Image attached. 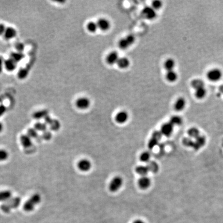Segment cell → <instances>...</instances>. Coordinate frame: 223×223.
<instances>
[{
	"instance_id": "cell-1",
	"label": "cell",
	"mask_w": 223,
	"mask_h": 223,
	"mask_svg": "<svg viewBox=\"0 0 223 223\" xmlns=\"http://www.w3.org/2000/svg\"><path fill=\"white\" fill-rule=\"evenodd\" d=\"M41 201V197L38 193H35L32 195L23 205V209L27 212L33 211L36 207Z\"/></svg>"
},
{
	"instance_id": "cell-2",
	"label": "cell",
	"mask_w": 223,
	"mask_h": 223,
	"mask_svg": "<svg viewBox=\"0 0 223 223\" xmlns=\"http://www.w3.org/2000/svg\"><path fill=\"white\" fill-rule=\"evenodd\" d=\"M21 200L19 197H14L11 199L2 203L1 209L2 211L5 213H9L12 210L16 209L20 206Z\"/></svg>"
},
{
	"instance_id": "cell-3",
	"label": "cell",
	"mask_w": 223,
	"mask_h": 223,
	"mask_svg": "<svg viewBox=\"0 0 223 223\" xmlns=\"http://www.w3.org/2000/svg\"><path fill=\"white\" fill-rule=\"evenodd\" d=\"M223 76L222 72L220 69L214 68L211 69L207 72V77L211 82H218L221 79Z\"/></svg>"
},
{
	"instance_id": "cell-4",
	"label": "cell",
	"mask_w": 223,
	"mask_h": 223,
	"mask_svg": "<svg viewBox=\"0 0 223 223\" xmlns=\"http://www.w3.org/2000/svg\"><path fill=\"white\" fill-rule=\"evenodd\" d=\"M135 42V37L132 35H129L127 36L126 38L121 39L119 40L118 45L120 49H127L128 47L131 46L132 45L134 44Z\"/></svg>"
},
{
	"instance_id": "cell-5",
	"label": "cell",
	"mask_w": 223,
	"mask_h": 223,
	"mask_svg": "<svg viewBox=\"0 0 223 223\" xmlns=\"http://www.w3.org/2000/svg\"><path fill=\"white\" fill-rule=\"evenodd\" d=\"M123 183V179L120 177H115L110 183L109 189L112 192H116L120 189Z\"/></svg>"
},
{
	"instance_id": "cell-6",
	"label": "cell",
	"mask_w": 223,
	"mask_h": 223,
	"mask_svg": "<svg viewBox=\"0 0 223 223\" xmlns=\"http://www.w3.org/2000/svg\"><path fill=\"white\" fill-rule=\"evenodd\" d=\"M45 123L49 125L51 130L53 131H57L60 128V123L56 119H52L50 116H48L45 118Z\"/></svg>"
},
{
	"instance_id": "cell-7",
	"label": "cell",
	"mask_w": 223,
	"mask_h": 223,
	"mask_svg": "<svg viewBox=\"0 0 223 223\" xmlns=\"http://www.w3.org/2000/svg\"><path fill=\"white\" fill-rule=\"evenodd\" d=\"M142 13L145 18L148 20H153L156 17V10H154L152 7H145L143 9Z\"/></svg>"
},
{
	"instance_id": "cell-8",
	"label": "cell",
	"mask_w": 223,
	"mask_h": 223,
	"mask_svg": "<svg viewBox=\"0 0 223 223\" xmlns=\"http://www.w3.org/2000/svg\"><path fill=\"white\" fill-rule=\"evenodd\" d=\"M91 103L89 99L85 97H82L77 99L76 101V106L80 109L85 110L90 106Z\"/></svg>"
},
{
	"instance_id": "cell-9",
	"label": "cell",
	"mask_w": 223,
	"mask_h": 223,
	"mask_svg": "<svg viewBox=\"0 0 223 223\" xmlns=\"http://www.w3.org/2000/svg\"><path fill=\"white\" fill-rule=\"evenodd\" d=\"M17 35V30L13 27H6L3 35L6 40H11L12 39L15 38Z\"/></svg>"
},
{
	"instance_id": "cell-10",
	"label": "cell",
	"mask_w": 223,
	"mask_h": 223,
	"mask_svg": "<svg viewBox=\"0 0 223 223\" xmlns=\"http://www.w3.org/2000/svg\"><path fill=\"white\" fill-rule=\"evenodd\" d=\"M77 167L79 170L82 171H88L92 167V164L88 160L82 159L78 162Z\"/></svg>"
},
{
	"instance_id": "cell-11",
	"label": "cell",
	"mask_w": 223,
	"mask_h": 223,
	"mask_svg": "<svg viewBox=\"0 0 223 223\" xmlns=\"http://www.w3.org/2000/svg\"><path fill=\"white\" fill-rule=\"evenodd\" d=\"M20 143L25 148H29L33 145V141L27 134H23L20 136Z\"/></svg>"
},
{
	"instance_id": "cell-12",
	"label": "cell",
	"mask_w": 223,
	"mask_h": 223,
	"mask_svg": "<svg viewBox=\"0 0 223 223\" xmlns=\"http://www.w3.org/2000/svg\"><path fill=\"white\" fill-rule=\"evenodd\" d=\"M17 64L18 63L10 57L4 60V67L8 71L11 72L15 70L17 68Z\"/></svg>"
},
{
	"instance_id": "cell-13",
	"label": "cell",
	"mask_w": 223,
	"mask_h": 223,
	"mask_svg": "<svg viewBox=\"0 0 223 223\" xmlns=\"http://www.w3.org/2000/svg\"><path fill=\"white\" fill-rule=\"evenodd\" d=\"M173 127L174 126L170 122L164 124L161 127V133L165 136H170L173 133Z\"/></svg>"
},
{
	"instance_id": "cell-14",
	"label": "cell",
	"mask_w": 223,
	"mask_h": 223,
	"mask_svg": "<svg viewBox=\"0 0 223 223\" xmlns=\"http://www.w3.org/2000/svg\"><path fill=\"white\" fill-rule=\"evenodd\" d=\"M138 184L139 188L145 190L149 187L151 185V180L147 177H142L138 181Z\"/></svg>"
},
{
	"instance_id": "cell-15",
	"label": "cell",
	"mask_w": 223,
	"mask_h": 223,
	"mask_svg": "<svg viewBox=\"0 0 223 223\" xmlns=\"http://www.w3.org/2000/svg\"><path fill=\"white\" fill-rule=\"evenodd\" d=\"M119 59V56L117 52L113 51L107 56L106 62L110 65H113L117 63Z\"/></svg>"
},
{
	"instance_id": "cell-16",
	"label": "cell",
	"mask_w": 223,
	"mask_h": 223,
	"mask_svg": "<svg viewBox=\"0 0 223 223\" xmlns=\"http://www.w3.org/2000/svg\"><path fill=\"white\" fill-rule=\"evenodd\" d=\"M129 118V115L126 111H121L116 115L115 120L119 124L126 123Z\"/></svg>"
},
{
	"instance_id": "cell-17",
	"label": "cell",
	"mask_w": 223,
	"mask_h": 223,
	"mask_svg": "<svg viewBox=\"0 0 223 223\" xmlns=\"http://www.w3.org/2000/svg\"><path fill=\"white\" fill-rule=\"evenodd\" d=\"M97 23L98 28L104 31L109 30L111 25L109 21L105 18L100 19Z\"/></svg>"
},
{
	"instance_id": "cell-18",
	"label": "cell",
	"mask_w": 223,
	"mask_h": 223,
	"mask_svg": "<svg viewBox=\"0 0 223 223\" xmlns=\"http://www.w3.org/2000/svg\"><path fill=\"white\" fill-rule=\"evenodd\" d=\"M13 197L12 192L9 190H3L0 191V202L5 203Z\"/></svg>"
},
{
	"instance_id": "cell-19",
	"label": "cell",
	"mask_w": 223,
	"mask_h": 223,
	"mask_svg": "<svg viewBox=\"0 0 223 223\" xmlns=\"http://www.w3.org/2000/svg\"><path fill=\"white\" fill-rule=\"evenodd\" d=\"M185 105H186V101L185 98L182 97L179 98L174 103V109L177 111H182L185 109Z\"/></svg>"
},
{
	"instance_id": "cell-20",
	"label": "cell",
	"mask_w": 223,
	"mask_h": 223,
	"mask_svg": "<svg viewBox=\"0 0 223 223\" xmlns=\"http://www.w3.org/2000/svg\"><path fill=\"white\" fill-rule=\"evenodd\" d=\"M48 116H49V112L46 110H42L37 111L34 113L33 115L34 118L37 119V120L45 119Z\"/></svg>"
},
{
	"instance_id": "cell-21",
	"label": "cell",
	"mask_w": 223,
	"mask_h": 223,
	"mask_svg": "<svg viewBox=\"0 0 223 223\" xmlns=\"http://www.w3.org/2000/svg\"><path fill=\"white\" fill-rule=\"evenodd\" d=\"M119 68L121 69H126L129 66L130 61L129 59L126 57L119 58L117 63Z\"/></svg>"
},
{
	"instance_id": "cell-22",
	"label": "cell",
	"mask_w": 223,
	"mask_h": 223,
	"mask_svg": "<svg viewBox=\"0 0 223 223\" xmlns=\"http://www.w3.org/2000/svg\"><path fill=\"white\" fill-rule=\"evenodd\" d=\"M166 78L170 82H174L178 79V74L174 70L168 71L166 73Z\"/></svg>"
},
{
	"instance_id": "cell-23",
	"label": "cell",
	"mask_w": 223,
	"mask_h": 223,
	"mask_svg": "<svg viewBox=\"0 0 223 223\" xmlns=\"http://www.w3.org/2000/svg\"><path fill=\"white\" fill-rule=\"evenodd\" d=\"M10 57L15 60L16 62L18 63L20 62L24 58V55L21 52H15L10 54Z\"/></svg>"
},
{
	"instance_id": "cell-24",
	"label": "cell",
	"mask_w": 223,
	"mask_h": 223,
	"mask_svg": "<svg viewBox=\"0 0 223 223\" xmlns=\"http://www.w3.org/2000/svg\"><path fill=\"white\" fill-rule=\"evenodd\" d=\"M207 94V90L205 87H201L196 89L195 92V97L197 99H201L205 97Z\"/></svg>"
},
{
	"instance_id": "cell-25",
	"label": "cell",
	"mask_w": 223,
	"mask_h": 223,
	"mask_svg": "<svg viewBox=\"0 0 223 223\" xmlns=\"http://www.w3.org/2000/svg\"><path fill=\"white\" fill-rule=\"evenodd\" d=\"M164 66L165 69H166L167 71L173 70L174 66H175V62L173 59H167L165 62Z\"/></svg>"
},
{
	"instance_id": "cell-26",
	"label": "cell",
	"mask_w": 223,
	"mask_h": 223,
	"mask_svg": "<svg viewBox=\"0 0 223 223\" xmlns=\"http://www.w3.org/2000/svg\"><path fill=\"white\" fill-rule=\"evenodd\" d=\"M135 171L138 174L143 177L146 176L149 171L147 166H138L136 168Z\"/></svg>"
},
{
	"instance_id": "cell-27",
	"label": "cell",
	"mask_w": 223,
	"mask_h": 223,
	"mask_svg": "<svg viewBox=\"0 0 223 223\" xmlns=\"http://www.w3.org/2000/svg\"><path fill=\"white\" fill-rule=\"evenodd\" d=\"M191 86L194 89L196 90L201 87H205V84L203 81L200 79H194L192 81Z\"/></svg>"
},
{
	"instance_id": "cell-28",
	"label": "cell",
	"mask_w": 223,
	"mask_h": 223,
	"mask_svg": "<svg viewBox=\"0 0 223 223\" xmlns=\"http://www.w3.org/2000/svg\"><path fill=\"white\" fill-rule=\"evenodd\" d=\"M48 126L45 123H41V122H37L36 123L34 128L37 130L38 132H44L47 130Z\"/></svg>"
},
{
	"instance_id": "cell-29",
	"label": "cell",
	"mask_w": 223,
	"mask_h": 223,
	"mask_svg": "<svg viewBox=\"0 0 223 223\" xmlns=\"http://www.w3.org/2000/svg\"><path fill=\"white\" fill-rule=\"evenodd\" d=\"M196 138V141L195 143H194L193 147L196 149H198L205 144V138H203V136H198Z\"/></svg>"
},
{
	"instance_id": "cell-30",
	"label": "cell",
	"mask_w": 223,
	"mask_h": 223,
	"mask_svg": "<svg viewBox=\"0 0 223 223\" xmlns=\"http://www.w3.org/2000/svg\"><path fill=\"white\" fill-rule=\"evenodd\" d=\"M170 123L173 126H178L182 123V119L180 116H174L171 117V118L170 119Z\"/></svg>"
},
{
	"instance_id": "cell-31",
	"label": "cell",
	"mask_w": 223,
	"mask_h": 223,
	"mask_svg": "<svg viewBox=\"0 0 223 223\" xmlns=\"http://www.w3.org/2000/svg\"><path fill=\"white\" fill-rule=\"evenodd\" d=\"M9 153L6 150L0 149V162H3L8 159Z\"/></svg>"
},
{
	"instance_id": "cell-32",
	"label": "cell",
	"mask_w": 223,
	"mask_h": 223,
	"mask_svg": "<svg viewBox=\"0 0 223 223\" xmlns=\"http://www.w3.org/2000/svg\"><path fill=\"white\" fill-rule=\"evenodd\" d=\"M87 30L89 31V32L94 33L97 31L98 27L97 23L92 21L87 24Z\"/></svg>"
},
{
	"instance_id": "cell-33",
	"label": "cell",
	"mask_w": 223,
	"mask_h": 223,
	"mask_svg": "<svg viewBox=\"0 0 223 223\" xmlns=\"http://www.w3.org/2000/svg\"><path fill=\"white\" fill-rule=\"evenodd\" d=\"M27 134L32 138H36L38 137V132L34 128L29 129Z\"/></svg>"
},
{
	"instance_id": "cell-34",
	"label": "cell",
	"mask_w": 223,
	"mask_h": 223,
	"mask_svg": "<svg viewBox=\"0 0 223 223\" xmlns=\"http://www.w3.org/2000/svg\"><path fill=\"white\" fill-rule=\"evenodd\" d=\"M150 158V154L148 152H144L142 153L140 156V160L142 162H147L149 161Z\"/></svg>"
},
{
	"instance_id": "cell-35",
	"label": "cell",
	"mask_w": 223,
	"mask_h": 223,
	"mask_svg": "<svg viewBox=\"0 0 223 223\" xmlns=\"http://www.w3.org/2000/svg\"><path fill=\"white\" fill-rule=\"evenodd\" d=\"M158 141L159 140L158 139L152 137L151 139H150V141H149L148 144V148H149L150 149H152L155 146H156V145L158 144Z\"/></svg>"
},
{
	"instance_id": "cell-36",
	"label": "cell",
	"mask_w": 223,
	"mask_h": 223,
	"mask_svg": "<svg viewBox=\"0 0 223 223\" xmlns=\"http://www.w3.org/2000/svg\"><path fill=\"white\" fill-rule=\"evenodd\" d=\"M188 134L191 137L197 138L199 136V131L196 128H192L189 130Z\"/></svg>"
},
{
	"instance_id": "cell-37",
	"label": "cell",
	"mask_w": 223,
	"mask_h": 223,
	"mask_svg": "<svg viewBox=\"0 0 223 223\" xmlns=\"http://www.w3.org/2000/svg\"><path fill=\"white\" fill-rule=\"evenodd\" d=\"M149 169V171H153V172H156L158 170V165L156 163L153 162H150L147 166Z\"/></svg>"
},
{
	"instance_id": "cell-38",
	"label": "cell",
	"mask_w": 223,
	"mask_h": 223,
	"mask_svg": "<svg viewBox=\"0 0 223 223\" xmlns=\"http://www.w3.org/2000/svg\"><path fill=\"white\" fill-rule=\"evenodd\" d=\"M162 6V2L160 1L156 0V1H154L152 3V7L154 9V10L159 9H161Z\"/></svg>"
},
{
	"instance_id": "cell-39",
	"label": "cell",
	"mask_w": 223,
	"mask_h": 223,
	"mask_svg": "<svg viewBox=\"0 0 223 223\" xmlns=\"http://www.w3.org/2000/svg\"><path fill=\"white\" fill-rule=\"evenodd\" d=\"M41 138L45 141H49L52 138V133L50 131L47 130L42 133Z\"/></svg>"
},
{
	"instance_id": "cell-40",
	"label": "cell",
	"mask_w": 223,
	"mask_h": 223,
	"mask_svg": "<svg viewBox=\"0 0 223 223\" xmlns=\"http://www.w3.org/2000/svg\"><path fill=\"white\" fill-rule=\"evenodd\" d=\"M28 72H29V71L27 69H23L20 70V71L18 73L19 77L20 79H24L28 75L27 74Z\"/></svg>"
},
{
	"instance_id": "cell-41",
	"label": "cell",
	"mask_w": 223,
	"mask_h": 223,
	"mask_svg": "<svg viewBox=\"0 0 223 223\" xmlns=\"http://www.w3.org/2000/svg\"><path fill=\"white\" fill-rule=\"evenodd\" d=\"M24 47H25L24 45L21 42H18L15 45L16 49L17 52H21V53L23 51Z\"/></svg>"
},
{
	"instance_id": "cell-42",
	"label": "cell",
	"mask_w": 223,
	"mask_h": 223,
	"mask_svg": "<svg viewBox=\"0 0 223 223\" xmlns=\"http://www.w3.org/2000/svg\"><path fill=\"white\" fill-rule=\"evenodd\" d=\"M6 111V107L3 105H0V117H2L4 114H5Z\"/></svg>"
},
{
	"instance_id": "cell-43",
	"label": "cell",
	"mask_w": 223,
	"mask_h": 223,
	"mask_svg": "<svg viewBox=\"0 0 223 223\" xmlns=\"http://www.w3.org/2000/svg\"><path fill=\"white\" fill-rule=\"evenodd\" d=\"M6 27L3 23H0V36L3 35L5 33Z\"/></svg>"
},
{
	"instance_id": "cell-44",
	"label": "cell",
	"mask_w": 223,
	"mask_h": 223,
	"mask_svg": "<svg viewBox=\"0 0 223 223\" xmlns=\"http://www.w3.org/2000/svg\"><path fill=\"white\" fill-rule=\"evenodd\" d=\"M3 67H4V60L1 56H0V74L2 72Z\"/></svg>"
},
{
	"instance_id": "cell-45",
	"label": "cell",
	"mask_w": 223,
	"mask_h": 223,
	"mask_svg": "<svg viewBox=\"0 0 223 223\" xmlns=\"http://www.w3.org/2000/svg\"><path fill=\"white\" fill-rule=\"evenodd\" d=\"M219 91L221 93L223 94V85H221L219 86Z\"/></svg>"
},
{
	"instance_id": "cell-46",
	"label": "cell",
	"mask_w": 223,
	"mask_h": 223,
	"mask_svg": "<svg viewBox=\"0 0 223 223\" xmlns=\"http://www.w3.org/2000/svg\"><path fill=\"white\" fill-rule=\"evenodd\" d=\"M133 223H145L144 221H143L140 220H136L133 222Z\"/></svg>"
},
{
	"instance_id": "cell-47",
	"label": "cell",
	"mask_w": 223,
	"mask_h": 223,
	"mask_svg": "<svg viewBox=\"0 0 223 223\" xmlns=\"http://www.w3.org/2000/svg\"><path fill=\"white\" fill-rule=\"evenodd\" d=\"M3 130V125L2 124V123L0 122V132H1Z\"/></svg>"
}]
</instances>
